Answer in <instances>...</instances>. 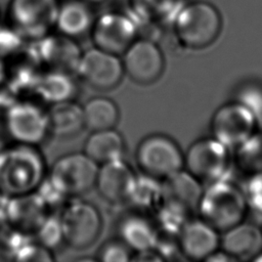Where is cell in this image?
<instances>
[{"label": "cell", "instance_id": "cell-1", "mask_svg": "<svg viewBox=\"0 0 262 262\" xmlns=\"http://www.w3.org/2000/svg\"><path fill=\"white\" fill-rule=\"evenodd\" d=\"M45 177V162L35 145L14 142L0 151L1 194L10 198L34 192Z\"/></svg>", "mask_w": 262, "mask_h": 262}, {"label": "cell", "instance_id": "cell-2", "mask_svg": "<svg viewBox=\"0 0 262 262\" xmlns=\"http://www.w3.org/2000/svg\"><path fill=\"white\" fill-rule=\"evenodd\" d=\"M198 212L202 220L224 232L243 222L248 213L244 190L227 179L213 182L204 188Z\"/></svg>", "mask_w": 262, "mask_h": 262}, {"label": "cell", "instance_id": "cell-3", "mask_svg": "<svg viewBox=\"0 0 262 262\" xmlns=\"http://www.w3.org/2000/svg\"><path fill=\"white\" fill-rule=\"evenodd\" d=\"M173 30L184 48L204 49L219 36L221 16L211 3L195 1L177 10L173 17Z\"/></svg>", "mask_w": 262, "mask_h": 262}, {"label": "cell", "instance_id": "cell-4", "mask_svg": "<svg viewBox=\"0 0 262 262\" xmlns=\"http://www.w3.org/2000/svg\"><path fill=\"white\" fill-rule=\"evenodd\" d=\"M142 174L163 181L182 170L184 156L177 143L163 134H151L143 138L135 154Z\"/></svg>", "mask_w": 262, "mask_h": 262}, {"label": "cell", "instance_id": "cell-5", "mask_svg": "<svg viewBox=\"0 0 262 262\" xmlns=\"http://www.w3.org/2000/svg\"><path fill=\"white\" fill-rule=\"evenodd\" d=\"M59 0H10L8 25L25 40L38 41L54 29Z\"/></svg>", "mask_w": 262, "mask_h": 262}, {"label": "cell", "instance_id": "cell-6", "mask_svg": "<svg viewBox=\"0 0 262 262\" xmlns=\"http://www.w3.org/2000/svg\"><path fill=\"white\" fill-rule=\"evenodd\" d=\"M231 164L229 149L213 137L194 141L184 156L186 171L206 185L227 179Z\"/></svg>", "mask_w": 262, "mask_h": 262}, {"label": "cell", "instance_id": "cell-7", "mask_svg": "<svg viewBox=\"0 0 262 262\" xmlns=\"http://www.w3.org/2000/svg\"><path fill=\"white\" fill-rule=\"evenodd\" d=\"M98 167L85 152H72L53 163L47 178L67 196H76L94 187Z\"/></svg>", "mask_w": 262, "mask_h": 262}, {"label": "cell", "instance_id": "cell-8", "mask_svg": "<svg viewBox=\"0 0 262 262\" xmlns=\"http://www.w3.org/2000/svg\"><path fill=\"white\" fill-rule=\"evenodd\" d=\"M59 221L63 241L70 247L83 250L90 247L99 236L102 219L92 204L84 201H72L63 207Z\"/></svg>", "mask_w": 262, "mask_h": 262}, {"label": "cell", "instance_id": "cell-9", "mask_svg": "<svg viewBox=\"0 0 262 262\" xmlns=\"http://www.w3.org/2000/svg\"><path fill=\"white\" fill-rule=\"evenodd\" d=\"M257 119L241 101H233L220 106L210 123L212 137L226 146L235 149L256 132Z\"/></svg>", "mask_w": 262, "mask_h": 262}, {"label": "cell", "instance_id": "cell-10", "mask_svg": "<svg viewBox=\"0 0 262 262\" xmlns=\"http://www.w3.org/2000/svg\"><path fill=\"white\" fill-rule=\"evenodd\" d=\"M5 128L14 142L37 146L50 133L47 111L33 101H13L5 110Z\"/></svg>", "mask_w": 262, "mask_h": 262}, {"label": "cell", "instance_id": "cell-11", "mask_svg": "<svg viewBox=\"0 0 262 262\" xmlns=\"http://www.w3.org/2000/svg\"><path fill=\"white\" fill-rule=\"evenodd\" d=\"M89 34L94 47L120 55L137 39V24L125 13L108 11L95 17Z\"/></svg>", "mask_w": 262, "mask_h": 262}, {"label": "cell", "instance_id": "cell-12", "mask_svg": "<svg viewBox=\"0 0 262 262\" xmlns=\"http://www.w3.org/2000/svg\"><path fill=\"white\" fill-rule=\"evenodd\" d=\"M122 55L124 73L137 84H152L164 72V55L150 39L137 38Z\"/></svg>", "mask_w": 262, "mask_h": 262}, {"label": "cell", "instance_id": "cell-13", "mask_svg": "<svg viewBox=\"0 0 262 262\" xmlns=\"http://www.w3.org/2000/svg\"><path fill=\"white\" fill-rule=\"evenodd\" d=\"M76 73L90 87L110 90L120 84L124 69L119 55L93 47L82 52Z\"/></svg>", "mask_w": 262, "mask_h": 262}, {"label": "cell", "instance_id": "cell-14", "mask_svg": "<svg viewBox=\"0 0 262 262\" xmlns=\"http://www.w3.org/2000/svg\"><path fill=\"white\" fill-rule=\"evenodd\" d=\"M40 63L48 70L76 73L82 51L76 41L60 33H49L36 41L34 47Z\"/></svg>", "mask_w": 262, "mask_h": 262}, {"label": "cell", "instance_id": "cell-15", "mask_svg": "<svg viewBox=\"0 0 262 262\" xmlns=\"http://www.w3.org/2000/svg\"><path fill=\"white\" fill-rule=\"evenodd\" d=\"M136 174L123 159L99 165L95 185L102 199L111 204L128 203L136 182Z\"/></svg>", "mask_w": 262, "mask_h": 262}, {"label": "cell", "instance_id": "cell-16", "mask_svg": "<svg viewBox=\"0 0 262 262\" xmlns=\"http://www.w3.org/2000/svg\"><path fill=\"white\" fill-rule=\"evenodd\" d=\"M180 255L190 261H206L220 247L219 231L200 219H189L177 236Z\"/></svg>", "mask_w": 262, "mask_h": 262}, {"label": "cell", "instance_id": "cell-17", "mask_svg": "<svg viewBox=\"0 0 262 262\" xmlns=\"http://www.w3.org/2000/svg\"><path fill=\"white\" fill-rule=\"evenodd\" d=\"M223 233L219 248L233 261L253 260L262 252V230L255 224L243 221Z\"/></svg>", "mask_w": 262, "mask_h": 262}, {"label": "cell", "instance_id": "cell-18", "mask_svg": "<svg viewBox=\"0 0 262 262\" xmlns=\"http://www.w3.org/2000/svg\"><path fill=\"white\" fill-rule=\"evenodd\" d=\"M47 216V207L36 191L10 196L5 204L9 225L27 233H34Z\"/></svg>", "mask_w": 262, "mask_h": 262}, {"label": "cell", "instance_id": "cell-19", "mask_svg": "<svg viewBox=\"0 0 262 262\" xmlns=\"http://www.w3.org/2000/svg\"><path fill=\"white\" fill-rule=\"evenodd\" d=\"M92 6L84 0H59L54 29L76 40L89 34L96 17Z\"/></svg>", "mask_w": 262, "mask_h": 262}, {"label": "cell", "instance_id": "cell-20", "mask_svg": "<svg viewBox=\"0 0 262 262\" xmlns=\"http://www.w3.org/2000/svg\"><path fill=\"white\" fill-rule=\"evenodd\" d=\"M120 239L135 253L154 251L159 241V229L156 223L142 213H131L119 222Z\"/></svg>", "mask_w": 262, "mask_h": 262}, {"label": "cell", "instance_id": "cell-21", "mask_svg": "<svg viewBox=\"0 0 262 262\" xmlns=\"http://www.w3.org/2000/svg\"><path fill=\"white\" fill-rule=\"evenodd\" d=\"M50 133L60 138H70L84 128L83 108L73 99L50 104L47 110Z\"/></svg>", "mask_w": 262, "mask_h": 262}, {"label": "cell", "instance_id": "cell-22", "mask_svg": "<svg viewBox=\"0 0 262 262\" xmlns=\"http://www.w3.org/2000/svg\"><path fill=\"white\" fill-rule=\"evenodd\" d=\"M125 140L114 128L92 131L84 143V151L97 165L123 159Z\"/></svg>", "mask_w": 262, "mask_h": 262}, {"label": "cell", "instance_id": "cell-23", "mask_svg": "<svg viewBox=\"0 0 262 262\" xmlns=\"http://www.w3.org/2000/svg\"><path fill=\"white\" fill-rule=\"evenodd\" d=\"M34 87L39 96L50 104L71 100L77 91L71 73L52 70L40 75Z\"/></svg>", "mask_w": 262, "mask_h": 262}, {"label": "cell", "instance_id": "cell-24", "mask_svg": "<svg viewBox=\"0 0 262 262\" xmlns=\"http://www.w3.org/2000/svg\"><path fill=\"white\" fill-rule=\"evenodd\" d=\"M82 108L85 128L91 132L114 128L120 117L118 105L108 97H92Z\"/></svg>", "mask_w": 262, "mask_h": 262}, {"label": "cell", "instance_id": "cell-25", "mask_svg": "<svg viewBox=\"0 0 262 262\" xmlns=\"http://www.w3.org/2000/svg\"><path fill=\"white\" fill-rule=\"evenodd\" d=\"M135 21L158 24L174 17L178 0H128Z\"/></svg>", "mask_w": 262, "mask_h": 262}, {"label": "cell", "instance_id": "cell-26", "mask_svg": "<svg viewBox=\"0 0 262 262\" xmlns=\"http://www.w3.org/2000/svg\"><path fill=\"white\" fill-rule=\"evenodd\" d=\"M236 169L247 178L262 174V131L255 132L235 149Z\"/></svg>", "mask_w": 262, "mask_h": 262}, {"label": "cell", "instance_id": "cell-27", "mask_svg": "<svg viewBox=\"0 0 262 262\" xmlns=\"http://www.w3.org/2000/svg\"><path fill=\"white\" fill-rule=\"evenodd\" d=\"M161 181L143 174L140 177H136L129 203L134 204L140 210L158 209L161 202Z\"/></svg>", "mask_w": 262, "mask_h": 262}, {"label": "cell", "instance_id": "cell-28", "mask_svg": "<svg viewBox=\"0 0 262 262\" xmlns=\"http://www.w3.org/2000/svg\"><path fill=\"white\" fill-rule=\"evenodd\" d=\"M37 237V244L46 250H52L64 243L59 217L46 216L34 232Z\"/></svg>", "mask_w": 262, "mask_h": 262}, {"label": "cell", "instance_id": "cell-29", "mask_svg": "<svg viewBox=\"0 0 262 262\" xmlns=\"http://www.w3.org/2000/svg\"><path fill=\"white\" fill-rule=\"evenodd\" d=\"M26 41L8 24L0 25V58L17 54L24 48Z\"/></svg>", "mask_w": 262, "mask_h": 262}, {"label": "cell", "instance_id": "cell-30", "mask_svg": "<svg viewBox=\"0 0 262 262\" xmlns=\"http://www.w3.org/2000/svg\"><path fill=\"white\" fill-rule=\"evenodd\" d=\"M131 253L132 251L121 239L108 241L99 249L97 260L103 262H126L130 260Z\"/></svg>", "mask_w": 262, "mask_h": 262}, {"label": "cell", "instance_id": "cell-31", "mask_svg": "<svg viewBox=\"0 0 262 262\" xmlns=\"http://www.w3.org/2000/svg\"><path fill=\"white\" fill-rule=\"evenodd\" d=\"M244 193L248 212L252 211L255 215L262 218V174L248 178Z\"/></svg>", "mask_w": 262, "mask_h": 262}, {"label": "cell", "instance_id": "cell-32", "mask_svg": "<svg viewBox=\"0 0 262 262\" xmlns=\"http://www.w3.org/2000/svg\"><path fill=\"white\" fill-rule=\"evenodd\" d=\"M84 1H86V2H88V3H90V4H92V5H94V4L101 3V2H103L104 0H84Z\"/></svg>", "mask_w": 262, "mask_h": 262}, {"label": "cell", "instance_id": "cell-33", "mask_svg": "<svg viewBox=\"0 0 262 262\" xmlns=\"http://www.w3.org/2000/svg\"><path fill=\"white\" fill-rule=\"evenodd\" d=\"M253 261H256V262H262V252L260 254H258L254 259Z\"/></svg>", "mask_w": 262, "mask_h": 262}, {"label": "cell", "instance_id": "cell-34", "mask_svg": "<svg viewBox=\"0 0 262 262\" xmlns=\"http://www.w3.org/2000/svg\"><path fill=\"white\" fill-rule=\"evenodd\" d=\"M0 196H1V193H0Z\"/></svg>", "mask_w": 262, "mask_h": 262}]
</instances>
